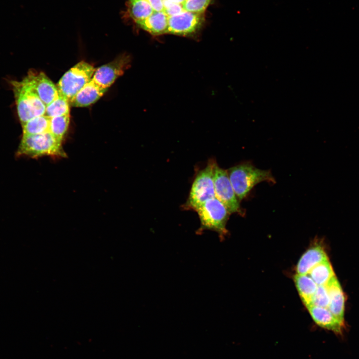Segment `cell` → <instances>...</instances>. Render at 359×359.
<instances>
[{"label": "cell", "mask_w": 359, "mask_h": 359, "mask_svg": "<svg viewBox=\"0 0 359 359\" xmlns=\"http://www.w3.org/2000/svg\"><path fill=\"white\" fill-rule=\"evenodd\" d=\"M227 171L228 177L239 200L248 194L253 187L262 181L275 183L270 171L255 167L250 163H243L230 168Z\"/></svg>", "instance_id": "1"}, {"label": "cell", "mask_w": 359, "mask_h": 359, "mask_svg": "<svg viewBox=\"0 0 359 359\" xmlns=\"http://www.w3.org/2000/svg\"><path fill=\"white\" fill-rule=\"evenodd\" d=\"M17 155L31 158L43 156H66L62 147V141L49 132L35 135L23 134L17 151Z\"/></svg>", "instance_id": "2"}, {"label": "cell", "mask_w": 359, "mask_h": 359, "mask_svg": "<svg viewBox=\"0 0 359 359\" xmlns=\"http://www.w3.org/2000/svg\"><path fill=\"white\" fill-rule=\"evenodd\" d=\"M11 84L21 125L35 117L44 115L46 106L28 85L22 80L12 81Z\"/></svg>", "instance_id": "3"}, {"label": "cell", "mask_w": 359, "mask_h": 359, "mask_svg": "<svg viewBox=\"0 0 359 359\" xmlns=\"http://www.w3.org/2000/svg\"><path fill=\"white\" fill-rule=\"evenodd\" d=\"M215 164V161L210 160L204 169L198 172L184 205V208L196 211L207 200L215 197L213 181Z\"/></svg>", "instance_id": "4"}, {"label": "cell", "mask_w": 359, "mask_h": 359, "mask_svg": "<svg viewBox=\"0 0 359 359\" xmlns=\"http://www.w3.org/2000/svg\"><path fill=\"white\" fill-rule=\"evenodd\" d=\"M196 211L200 222L198 232L210 230L217 232L220 236L227 234L226 224L230 213L216 197L207 200Z\"/></svg>", "instance_id": "5"}, {"label": "cell", "mask_w": 359, "mask_h": 359, "mask_svg": "<svg viewBox=\"0 0 359 359\" xmlns=\"http://www.w3.org/2000/svg\"><path fill=\"white\" fill-rule=\"evenodd\" d=\"M96 69L90 64L82 61L68 70L60 78L57 85L59 93L69 101L93 77Z\"/></svg>", "instance_id": "6"}, {"label": "cell", "mask_w": 359, "mask_h": 359, "mask_svg": "<svg viewBox=\"0 0 359 359\" xmlns=\"http://www.w3.org/2000/svg\"><path fill=\"white\" fill-rule=\"evenodd\" d=\"M213 181L215 197L227 208L230 213H241L239 200L230 181L227 171L216 163L214 168Z\"/></svg>", "instance_id": "7"}, {"label": "cell", "mask_w": 359, "mask_h": 359, "mask_svg": "<svg viewBox=\"0 0 359 359\" xmlns=\"http://www.w3.org/2000/svg\"><path fill=\"white\" fill-rule=\"evenodd\" d=\"M204 21V14L183 10L169 17L167 33L180 36L191 35L201 28Z\"/></svg>", "instance_id": "8"}, {"label": "cell", "mask_w": 359, "mask_h": 359, "mask_svg": "<svg viewBox=\"0 0 359 359\" xmlns=\"http://www.w3.org/2000/svg\"><path fill=\"white\" fill-rule=\"evenodd\" d=\"M129 62L130 59L127 55L119 56L112 61L96 69L92 79L101 87L107 89L124 73Z\"/></svg>", "instance_id": "9"}, {"label": "cell", "mask_w": 359, "mask_h": 359, "mask_svg": "<svg viewBox=\"0 0 359 359\" xmlns=\"http://www.w3.org/2000/svg\"><path fill=\"white\" fill-rule=\"evenodd\" d=\"M22 81L29 86L46 106L58 96L57 87L43 72H29Z\"/></svg>", "instance_id": "10"}, {"label": "cell", "mask_w": 359, "mask_h": 359, "mask_svg": "<svg viewBox=\"0 0 359 359\" xmlns=\"http://www.w3.org/2000/svg\"><path fill=\"white\" fill-rule=\"evenodd\" d=\"M307 308L313 321L319 326L338 334L342 333L344 323L335 317L328 308L313 305Z\"/></svg>", "instance_id": "11"}, {"label": "cell", "mask_w": 359, "mask_h": 359, "mask_svg": "<svg viewBox=\"0 0 359 359\" xmlns=\"http://www.w3.org/2000/svg\"><path fill=\"white\" fill-rule=\"evenodd\" d=\"M326 286L330 296L328 309L340 321L344 323L345 298L341 285L335 276Z\"/></svg>", "instance_id": "12"}, {"label": "cell", "mask_w": 359, "mask_h": 359, "mask_svg": "<svg viewBox=\"0 0 359 359\" xmlns=\"http://www.w3.org/2000/svg\"><path fill=\"white\" fill-rule=\"evenodd\" d=\"M92 79L87 83L70 100V106L86 107L96 102L107 91Z\"/></svg>", "instance_id": "13"}, {"label": "cell", "mask_w": 359, "mask_h": 359, "mask_svg": "<svg viewBox=\"0 0 359 359\" xmlns=\"http://www.w3.org/2000/svg\"><path fill=\"white\" fill-rule=\"evenodd\" d=\"M323 247L319 245L309 248L301 257L297 266V274H308L317 265L328 260Z\"/></svg>", "instance_id": "14"}, {"label": "cell", "mask_w": 359, "mask_h": 359, "mask_svg": "<svg viewBox=\"0 0 359 359\" xmlns=\"http://www.w3.org/2000/svg\"><path fill=\"white\" fill-rule=\"evenodd\" d=\"M168 19L164 11H154L149 17L136 24L151 34L157 36L167 33Z\"/></svg>", "instance_id": "15"}, {"label": "cell", "mask_w": 359, "mask_h": 359, "mask_svg": "<svg viewBox=\"0 0 359 359\" xmlns=\"http://www.w3.org/2000/svg\"><path fill=\"white\" fill-rule=\"evenodd\" d=\"M294 281L299 295L305 305H311L318 285L309 274H296Z\"/></svg>", "instance_id": "16"}, {"label": "cell", "mask_w": 359, "mask_h": 359, "mask_svg": "<svg viewBox=\"0 0 359 359\" xmlns=\"http://www.w3.org/2000/svg\"><path fill=\"white\" fill-rule=\"evenodd\" d=\"M308 274L318 286L326 285L335 276L328 259L317 265Z\"/></svg>", "instance_id": "17"}, {"label": "cell", "mask_w": 359, "mask_h": 359, "mask_svg": "<svg viewBox=\"0 0 359 359\" xmlns=\"http://www.w3.org/2000/svg\"><path fill=\"white\" fill-rule=\"evenodd\" d=\"M129 14L135 23L149 17L154 11L146 0H128Z\"/></svg>", "instance_id": "18"}, {"label": "cell", "mask_w": 359, "mask_h": 359, "mask_svg": "<svg viewBox=\"0 0 359 359\" xmlns=\"http://www.w3.org/2000/svg\"><path fill=\"white\" fill-rule=\"evenodd\" d=\"M50 118L42 115L35 117L22 125L23 134L35 135L49 132Z\"/></svg>", "instance_id": "19"}, {"label": "cell", "mask_w": 359, "mask_h": 359, "mask_svg": "<svg viewBox=\"0 0 359 359\" xmlns=\"http://www.w3.org/2000/svg\"><path fill=\"white\" fill-rule=\"evenodd\" d=\"M70 104L68 100L60 93L51 103L46 106L44 115L51 118L55 116L68 115Z\"/></svg>", "instance_id": "20"}, {"label": "cell", "mask_w": 359, "mask_h": 359, "mask_svg": "<svg viewBox=\"0 0 359 359\" xmlns=\"http://www.w3.org/2000/svg\"><path fill=\"white\" fill-rule=\"evenodd\" d=\"M69 121V114L50 118L49 132L62 141L67 131Z\"/></svg>", "instance_id": "21"}, {"label": "cell", "mask_w": 359, "mask_h": 359, "mask_svg": "<svg viewBox=\"0 0 359 359\" xmlns=\"http://www.w3.org/2000/svg\"><path fill=\"white\" fill-rule=\"evenodd\" d=\"M330 303V296L326 285L318 286L313 297L311 305L328 308Z\"/></svg>", "instance_id": "22"}, {"label": "cell", "mask_w": 359, "mask_h": 359, "mask_svg": "<svg viewBox=\"0 0 359 359\" xmlns=\"http://www.w3.org/2000/svg\"><path fill=\"white\" fill-rule=\"evenodd\" d=\"M211 0H185L182 4L184 10L203 14Z\"/></svg>", "instance_id": "23"}, {"label": "cell", "mask_w": 359, "mask_h": 359, "mask_svg": "<svg viewBox=\"0 0 359 359\" xmlns=\"http://www.w3.org/2000/svg\"><path fill=\"white\" fill-rule=\"evenodd\" d=\"M164 5V12L168 17L178 14L183 11L182 5L174 3L165 0H163Z\"/></svg>", "instance_id": "24"}, {"label": "cell", "mask_w": 359, "mask_h": 359, "mask_svg": "<svg viewBox=\"0 0 359 359\" xmlns=\"http://www.w3.org/2000/svg\"><path fill=\"white\" fill-rule=\"evenodd\" d=\"M151 6L152 7L154 11H164V5L163 0H146Z\"/></svg>", "instance_id": "25"}, {"label": "cell", "mask_w": 359, "mask_h": 359, "mask_svg": "<svg viewBox=\"0 0 359 359\" xmlns=\"http://www.w3.org/2000/svg\"><path fill=\"white\" fill-rule=\"evenodd\" d=\"M174 3H177V4H181L185 0H165Z\"/></svg>", "instance_id": "26"}]
</instances>
